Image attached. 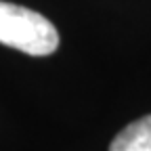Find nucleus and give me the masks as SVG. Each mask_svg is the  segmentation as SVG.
<instances>
[{
    "instance_id": "2",
    "label": "nucleus",
    "mask_w": 151,
    "mask_h": 151,
    "mask_svg": "<svg viewBox=\"0 0 151 151\" xmlns=\"http://www.w3.org/2000/svg\"><path fill=\"white\" fill-rule=\"evenodd\" d=\"M109 151H151V113L128 124L111 141Z\"/></svg>"
},
{
    "instance_id": "1",
    "label": "nucleus",
    "mask_w": 151,
    "mask_h": 151,
    "mask_svg": "<svg viewBox=\"0 0 151 151\" xmlns=\"http://www.w3.org/2000/svg\"><path fill=\"white\" fill-rule=\"evenodd\" d=\"M0 44L32 57H46L59 46V34L40 13L0 0Z\"/></svg>"
}]
</instances>
